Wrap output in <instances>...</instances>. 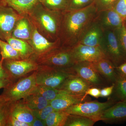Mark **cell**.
<instances>
[{"mask_svg": "<svg viewBox=\"0 0 126 126\" xmlns=\"http://www.w3.org/2000/svg\"><path fill=\"white\" fill-rule=\"evenodd\" d=\"M36 71L22 77L4 88L0 96L5 102H14L24 98L31 93L36 85Z\"/></svg>", "mask_w": 126, "mask_h": 126, "instance_id": "obj_4", "label": "cell"}, {"mask_svg": "<svg viewBox=\"0 0 126 126\" xmlns=\"http://www.w3.org/2000/svg\"><path fill=\"white\" fill-rule=\"evenodd\" d=\"M7 126H31L29 124L21 121L15 117L10 115L7 122Z\"/></svg>", "mask_w": 126, "mask_h": 126, "instance_id": "obj_36", "label": "cell"}, {"mask_svg": "<svg viewBox=\"0 0 126 126\" xmlns=\"http://www.w3.org/2000/svg\"><path fill=\"white\" fill-rule=\"evenodd\" d=\"M116 103L109 98L105 102L88 101L73 105L63 110L68 114L81 115L89 118L96 122L100 121L105 110Z\"/></svg>", "mask_w": 126, "mask_h": 126, "instance_id": "obj_6", "label": "cell"}, {"mask_svg": "<svg viewBox=\"0 0 126 126\" xmlns=\"http://www.w3.org/2000/svg\"><path fill=\"white\" fill-rule=\"evenodd\" d=\"M23 16L11 7L0 4V39L6 41L11 36L15 26Z\"/></svg>", "mask_w": 126, "mask_h": 126, "instance_id": "obj_10", "label": "cell"}, {"mask_svg": "<svg viewBox=\"0 0 126 126\" xmlns=\"http://www.w3.org/2000/svg\"><path fill=\"white\" fill-rule=\"evenodd\" d=\"M112 94L108 98L117 102L126 98V77L118 74Z\"/></svg>", "mask_w": 126, "mask_h": 126, "instance_id": "obj_23", "label": "cell"}, {"mask_svg": "<svg viewBox=\"0 0 126 126\" xmlns=\"http://www.w3.org/2000/svg\"><path fill=\"white\" fill-rule=\"evenodd\" d=\"M114 84L104 87L100 90V97H109L112 94Z\"/></svg>", "mask_w": 126, "mask_h": 126, "instance_id": "obj_38", "label": "cell"}, {"mask_svg": "<svg viewBox=\"0 0 126 126\" xmlns=\"http://www.w3.org/2000/svg\"><path fill=\"white\" fill-rule=\"evenodd\" d=\"M63 12L47 9L39 2L28 16L40 33L50 41H55L59 39Z\"/></svg>", "mask_w": 126, "mask_h": 126, "instance_id": "obj_2", "label": "cell"}, {"mask_svg": "<svg viewBox=\"0 0 126 126\" xmlns=\"http://www.w3.org/2000/svg\"><path fill=\"white\" fill-rule=\"evenodd\" d=\"M32 28L33 24L28 16H23L16 24L11 36L28 41L31 38Z\"/></svg>", "mask_w": 126, "mask_h": 126, "instance_id": "obj_18", "label": "cell"}, {"mask_svg": "<svg viewBox=\"0 0 126 126\" xmlns=\"http://www.w3.org/2000/svg\"><path fill=\"white\" fill-rule=\"evenodd\" d=\"M91 87H93L85 80L74 74L66 79L59 90L72 95L82 96Z\"/></svg>", "mask_w": 126, "mask_h": 126, "instance_id": "obj_13", "label": "cell"}, {"mask_svg": "<svg viewBox=\"0 0 126 126\" xmlns=\"http://www.w3.org/2000/svg\"><path fill=\"white\" fill-rule=\"evenodd\" d=\"M96 122L89 118L69 114L65 126H93Z\"/></svg>", "mask_w": 126, "mask_h": 126, "instance_id": "obj_28", "label": "cell"}, {"mask_svg": "<svg viewBox=\"0 0 126 126\" xmlns=\"http://www.w3.org/2000/svg\"><path fill=\"white\" fill-rule=\"evenodd\" d=\"M34 61L38 65L56 68H71L75 64L72 54V47L61 46Z\"/></svg>", "mask_w": 126, "mask_h": 126, "instance_id": "obj_5", "label": "cell"}, {"mask_svg": "<svg viewBox=\"0 0 126 126\" xmlns=\"http://www.w3.org/2000/svg\"><path fill=\"white\" fill-rule=\"evenodd\" d=\"M2 66L10 78L15 81L36 71L38 68V64L32 59H3Z\"/></svg>", "mask_w": 126, "mask_h": 126, "instance_id": "obj_7", "label": "cell"}, {"mask_svg": "<svg viewBox=\"0 0 126 126\" xmlns=\"http://www.w3.org/2000/svg\"><path fill=\"white\" fill-rule=\"evenodd\" d=\"M125 20L126 19V0H117L112 7Z\"/></svg>", "mask_w": 126, "mask_h": 126, "instance_id": "obj_35", "label": "cell"}, {"mask_svg": "<svg viewBox=\"0 0 126 126\" xmlns=\"http://www.w3.org/2000/svg\"><path fill=\"white\" fill-rule=\"evenodd\" d=\"M31 126H46L45 121L35 118L32 122Z\"/></svg>", "mask_w": 126, "mask_h": 126, "instance_id": "obj_42", "label": "cell"}, {"mask_svg": "<svg viewBox=\"0 0 126 126\" xmlns=\"http://www.w3.org/2000/svg\"><path fill=\"white\" fill-rule=\"evenodd\" d=\"M54 110L52 106L49 104L42 109L32 110V112L35 117L45 121L50 113Z\"/></svg>", "mask_w": 126, "mask_h": 126, "instance_id": "obj_33", "label": "cell"}, {"mask_svg": "<svg viewBox=\"0 0 126 126\" xmlns=\"http://www.w3.org/2000/svg\"><path fill=\"white\" fill-rule=\"evenodd\" d=\"M100 88L96 87H91L87 90L85 93V96L89 95L95 98H98L100 97Z\"/></svg>", "mask_w": 126, "mask_h": 126, "instance_id": "obj_37", "label": "cell"}, {"mask_svg": "<svg viewBox=\"0 0 126 126\" xmlns=\"http://www.w3.org/2000/svg\"><path fill=\"white\" fill-rule=\"evenodd\" d=\"M117 0H94V3L99 12L107 10L112 7Z\"/></svg>", "mask_w": 126, "mask_h": 126, "instance_id": "obj_34", "label": "cell"}, {"mask_svg": "<svg viewBox=\"0 0 126 126\" xmlns=\"http://www.w3.org/2000/svg\"><path fill=\"white\" fill-rule=\"evenodd\" d=\"M103 49L107 58L117 67L126 62V58L121 48L115 31L109 30L107 33V43Z\"/></svg>", "mask_w": 126, "mask_h": 126, "instance_id": "obj_12", "label": "cell"}, {"mask_svg": "<svg viewBox=\"0 0 126 126\" xmlns=\"http://www.w3.org/2000/svg\"><path fill=\"white\" fill-rule=\"evenodd\" d=\"M94 2V0H68L66 10H76L82 9Z\"/></svg>", "mask_w": 126, "mask_h": 126, "instance_id": "obj_31", "label": "cell"}, {"mask_svg": "<svg viewBox=\"0 0 126 126\" xmlns=\"http://www.w3.org/2000/svg\"><path fill=\"white\" fill-rule=\"evenodd\" d=\"M72 51L75 63L83 62L93 63L107 58L101 47H92L78 43L72 47Z\"/></svg>", "mask_w": 126, "mask_h": 126, "instance_id": "obj_11", "label": "cell"}, {"mask_svg": "<svg viewBox=\"0 0 126 126\" xmlns=\"http://www.w3.org/2000/svg\"><path fill=\"white\" fill-rule=\"evenodd\" d=\"M98 12L94 2L82 9L63 11L59 35L61 46L72 47L78 43L96 20Z\"/></svg>", "mask_w": 126, "mask_h": 126, "instance_id": "obj_1", "label": "cell"}, {"mask_svg": "<svg viewBox=\"0 0 126 126\" xmlns=\"http://www.w3.org/2000/svg\"><path fill=\"white\" fill-rule=\"evenodd\" d=\"M104 12V24L109 30L116 31L122 27L124 20L114 9L111 8Z\"/></svg>", "mask_w": 126, "mask_h": 126, "instance_id": "obj_22", "label": "cell"}, {"mask_svg": "<svg viewBox=\"0 0 126 126\" xmlns=\"http://www.w3.org/2000/svg\"><path fill=\"white\" fill-rule=\"evenodd\" d=\"M5 102H6L3 99V98L0 96V107L2 106V104L4 103Z\"/></svg>", "mask_w": 126, "mask_h": 126, "instance_id": "obj_43", "label": "cell"}, {"mask_svg": "<svg viewBox=\"0 0 126 126\" xmlns=\"http://www.w3.org/2000/svg\"><path fill=\"white\" fill-rule=\"evenodd\" d=\"M125 24H126V23H125Z\"/></svg>", "mask_w": 126, "mask_h": 126, "instance_id": "obj_46", "label": "cell"}, {"mask_svg": "<svg viewBox=\"0 0 126 126\" xmlns=\"http://www.w3.org/2000/svg\"><path fill=\"white\" fill-rule=\"evenodd\" d=\"M101 36V30L99 27L92 25L83 35L78 43L92 47H101L103 48Z\"/></svg>", "mask_w": 126, "mask_h": 126, "instance_id": "obj_21", "label": "cell"}, {"mask_svg": "<svg viewBox=\"0 0 126 126\" xmlns=\"http://www.w3.org/2000/svg\"><path fill=\"white\" fill-rule=\"evenodd\" d=\"M3 60V59L1 58V60H0V79L10 78L2 66Z\"/></svg>", "mask_w": 126, "mask_h": 126, "instance_id": "obj_41", "label": "cell"}, {"mask_svg": "<svg viewBox=\"0 0 126 126\" xmlns=\"http://www.w3.org/2000/svg\"><path fill=\"white\" fill-rule=\"evenodd\" d=\"M10 102H6L0 107V126H7L10 115Z\"/></svg>", "mask_w": 126, "mask_h": 126, "instance_id": "obj_30", "label": "cell"}, {"mask_svg": "<svg viewBox=\"0 0 126 126\" xmlns=\"http://www.w3.org/2000/svg\"><path fill=\"white\" fill-rule=\"evenodd\" d=\"M72 68L75 74L85 80L92 87L101 88L110 85L101 76L92 63H77Z\"/></svg>", "mask_w": 126, "mask_h": 126, "instance_id": "obj_8", "label": "cell"}, {"mask_svg": "<svg viewBox=\"0 0 126 126\" xmlns=\"http://www.w3.org/2000/svg\"><path fill=\"white\" fill-rule=\"evenodd\" d=\"M28 42L33 50L34 54L32 59L34 60L61 46L59 39L50 41L40 33L33 24L31 38Z\"/></svg>", "mask_w": 126, "mask_h": 126, "instance_id": "obj_9", "label": "cell"}, {"mask_svg": "<svg viewBox=\"0 0 126 126\" xmlns=\"http://www.w3.org/2000/svg\"><path fill=\"white\" fill-rule=\"evenodd\" d=\"M69 114L64 110H54L45 120L47 126H65Z\"/></svg>", "mask_w": 126, "mask_h": 126, "instance_id": "obj_25", "label": "cell"}, {"mask_svg": "<svg viewBox=\"0 0 126 126\" xmlns=\"http://www.w3.org/2000/svg\"><path fill=\"white\" fill-rule=\"evenodd\" d=\"M0 54L3 59L20 60L19 53L6 41L0 39Z\"/></svg>", "mask_w": 126, "mask_h": 126, "instance_id": "obj_27", "label": "cell"}, {"mask_svg": "<svg viewBox=\"0 0 126 126\" xmlns=\"http://www.w3.org/2000/svg\"><path fill=\"white\" fill-rule=\"evenodd\" d=\"M116 69L118 74L126 77V62L116 67Z\"/></svg>", "mask_w": 126, "mask_h": 126, "instance_id": "obj_39", "label": "cell"}, {"mask_svg": "<svg viewBox=\"0 0 126 126\" xmlns=\"http://www.w3.org/2000/svg\"><path fill=\"white\" fill-rule=\"evenodd\" d=\"M22 101L32 110L42 109L50 104L44 98L38 94H30L22 99Z\"/></svg>", "mask_w": 126, "mask_h": 126, "instance_id": "obj_24", "label": "cell"}, {"mask_svg": "<svg viewBox=\"0 0 126 126\" xmlns=\"http://www.w3.org/2000/svg\"><path fill=\"white\" fill-rule=\"evenodd\" d=\"M6 41L18 52L21 59H30L33 58V50L28 41L12 36L6 39Z\"/></svg>", "mask_w": 126, "mask_h": 126, "instance_id": "obj_20", "label": "cell"}, {"mask_svg": "<svg viewBox=\"0 0 126 126\" xmlns=\"http://www.w3.org/2000/svg\"><path fill=\"white\" fill-rule=\"evenodd\" d=\"M40 2L47 9L63 12L67 9L68 0H40Z\"/></svg>", "mask_w": 126, "mask_h": 126, "instance_id": "obj_29", "label": "cell"}, {"mask_svg": "<svg viewBox=\"0 0 126 126\" xmlns=\"http://www.w3.org/2000/svg\"><path fill=\"white\" fill-rule=\"evenodd\" d=\"M60 91L59 89L49 86L36 84L30 94L40 95L50 102L56 97Z\"/></svg>", "mask_w": 126, "mask_h": 126, "instance_id": "obj_26", "label": "cell"}, {"mask_svg": "<svg viewBox=\"0 0 126 126\" xmlns=\"http://www.w3.org/2000/svg\"><path fill=\"white\" fill-rule=\"evenodd\" d=\"M100 121L109 123L126 121V102H117L104 111Z\"/></svg>", "mask_w": 126, "mask_h": 126, "instance_id": "obj_15", "label": "cell"}, {"mask_svg": "<svg viewBox=\"0 0 126 126\" xmlns=\"http://www.w3.org/2000/svg\"><path fill=\"white\" fill-rule=\"evenodd\" d=\"M14 81H14L10 78L0 79V89L6 88Z\"/></svg>", "mask_w": 126, "mask_h": 126, "instance_id": "obj_40", "label": "cell"}, {"mask_svg": "<svg viewBox=\"0 0 126 126\" xmlns=\"http://www.w3.org/2000/svg\"><path fill=\"white\" fill-rule=\"evenodd\" d=\"M10 115L16 119L29 124L31 126L35 118L32 110L23 103L22 99L10 102Z\"/></svg>", "mask_w": 126, "mask_h": 126, "instance_id": "obj_16", "label": "cell"}, {"mask_svg": "<svg viewBox=\"0 0 126 126\" xmlns=\"http://www.w3.org/2000/svg\"><path fill=\"white\" fill-rule=\"evenodd\" d=\"M122 101L126 102V98H125V99H123V101Z\"/></svg>", "mask_w": 126, "mask_h": 126, "instance_id": "obj_44", "label": "cell"}, {"mask_svg": "<svg viewBox=\"0 0 126 126\" xmlns=\"http://www.w3.org/2000/svg\"><path fill=\"white\" fill-rule=\"evenodd\" d=\"M36 72V84L48 86L58 89L68 77L75 74L72 67L60 69L38 65Z\"/></svg>", "mask_w": 126, "mask_h": 126, "instance_id": "obj_3", "label": "cell"}, {"mask_svg": "<svg viewBox=\"0 0 126 126\" xmlns=\"http://www.w3.org/2000/svg\"><path fill=\"white\" fill-rule=\"evenodd\" d=\"M60 91L56 97L50 102L55 110H64L75 104L90 101V97L88 96H75Z\"/></svg>", "mask_w": 126, "mask_h": 126, "instance_id": "obj_14", "label": "cell"}, {"mask_svg": "<svg viewBox=\"0 0 126 126\" xmlns=\"http://www.w3.org/2000/svg\"><path fill=\"white\" fill-rule=\"evenodd\" d=\"M124 21H125V23H126V19L124 20Z\"/></svg>", "mask_w": 126, "mask_h": 126, "instance_id": "obj_45", "label": "cell"}, {"mask_svg": "<svg viewBox=\"0 0 126 126\" xmlns=\"http://www.w3.org/2000/svg\"><path fill=\"white\" fill-rule=\"evenodd\" d=\"M115 31L119 45L126 58V27L125 21L120 29Z\"/></svg>", "mask_w": 126, "mask_h": 126, "instance_id": "obj_32", "label": "cell"}, {"mask_svg": "<svg viewBox=\"0 0 126 126\" xmlns=\"http://www.w3.org/2000/svg\"><path fill=\"white\" fill-rule=\"evenodd\" d=\"M40 0H0V4L11 7L23 16H28Z\"/></svg>", "mask_w": 126, "mask_h": 126, "instance_id": "obj_19", "label": "cell"}, {"mask_svg": "<svg viewBox=\"0 0 126 126\" xmlns=\"http://www.w3.org/2000/svg\"><path fill=\"white\" fill-rule=\"evenodd\" d=\"M92 63L101 76L110 85L115 83L118 74L116 70V67L108 59H102Z\"/></svg>", "mask_w": 126, "mask_h": 126, "instance_id": "obj_17", "label": "cell"}]
</instances>
